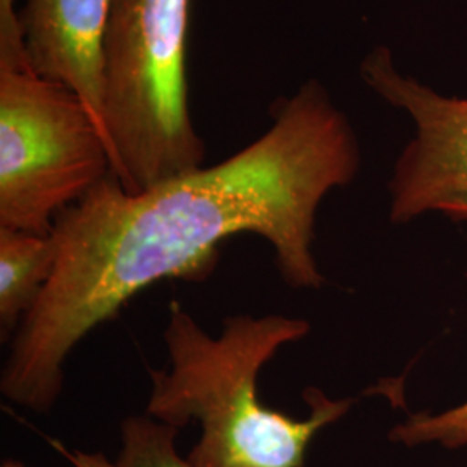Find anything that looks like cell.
Segmentation results:
<instances>
[{
	"mask_svg": "<svg viewBox=\"0 0 467 467\" xmlns=\"http://www.w3.org/2000/svg\"><path fill=\"white\" fill-rule=\"evenodd\" d=\"M360 144L326 85L306 80L279 100L267 132L213 167L130 194L111 173L52 229L57 264L21 320L0 374L15 405L49 412L69 353L150 284L202 279L218 244L254 234L295 289L326 283L314 254L320 202L351 184Z\"/></svg>",
	"mask_w": 467,
	"mask_h": 467,
	"instance_id": "1",
	"label": "cell"
},
{
	"mask_svg": "<svg viewBox=\"0 0 467 467\" xmlns=\"http://www.w3.org/2000/svg\"><path fill=\"white\" fill-rule=\"evenodd\" d=\"M310 329L305 318L241 314L225 318L213 337L171 301L168 368H150L146 414L179 430L200 422V441L187 457L192 467H303L312 440L347 416L353 400H334L318 388H306L310 414L291 418L258 399V378L277 351Z\"/></svg>",
	"mask_w": 467,
	"mask_h": 467,
	"instance_id": "2",
	"label": "cell"
},
{
	"mask_svg": "<svg viewBox=\"0 0 467 467\" xmlns=\"http://www.w3.org/2000/svg\"><path fill=\"white\" fill-rule=\"evenodd\" d=\"M191 0H113L102 130L130 194L202 167L189 104Z\"/></svg>",
	"mask_w": 467,
	"mask_h": 467,
	"instance_id": "3",
	"label": "cell"
},
{
	"mask_svg": "<svg viewBox=\"0 0 467 467\" xmlns=\"http://www.w3.org/2000/svg\"><path fill=\"white\" fill-rule=\"evenodd\" d=\"M113 173L99 123L67 85L0 69V229L47 235Z\"/></svg>",
	"mask_w": 467,
	"mask_h": 467,
	"instance_id": "4",
	"label": "cell"
},
{
	"mask_svg": "<svg viewBox=\"0 0 467 467\" xmlns=\"http://www.w3.org/2000/svg\"><path fill=\"white\" fill-rule=\"evenodd\" d=\"M368 88L414 123V137L389 179V220L397 225L430 213L467 220V98L447 96L401 71L391 50L366 54Z\"/></svg>",
	"mask_w": 467,
	"mask_h": 467,
	"instance_id": "5",
	"label": "cell"
},
{
	"mask_svg": "<svg viewBox=\"0 0 467 467\" xmlns=\"http://www.w3.org/2000/svg\"><path fill=\"white\" fill-rule=\"evenodd\" d=\"M111 7L113 0H25L19 7L30 67L78 94L100 129Z\"/></svg>",
	"mask_w": 467,
	"mask_h": 467,
	"instance_id": "6",
	"label": "cell"
},
{
	"mask_svg": "<svg viewBox=\"0 0 467 467\" xmlns=\"http://www.w3.org/2000/svg\"><path fill=\"white\" fill-rule=\"evenodd\" d=\"M52 234L0 229V329L2 339L16 333L44 293L57 264Z\"/></svg>",
	"mask_w": 467,
	"mask_h": 467,
	"instance_id": "7",
	"label": "cell"
},
{
	"mask_svg": "<svg viewBox=\"0 0 467 467\" xmlns=\"http://www.w3.org/2000/svg\"><path fill=\"white\" fill-rule=\"evenodd\" d=\"M179 428L146 416L121 422V449L111 467H192L177 451Z\"/></svg>",
	"mask_w": 467,
	"mask_h": 467,
	"instance_id": "8",
	"label": "cell"
},
{
	"mask_svg": "<svg viewBox=\"0 0 467 467\" xmlns=\"http://www.w3.org/2000/svg\"><path fill=\"white\" fill-rule=\"evenodd\" d=\"M389 440L410 449L433 443L449 451L467 447V401L440 414H414L389 431Z\"/></svg>",
	"mask_w": 467,
	"mask_h": 467,
	"instance_id": "9",
	"label": "cell"
},
{
	"mask_svg": "<svg viewBox=\"0 0 467 467\" xmlns=\"http://www.w3.org/2000/svg\"><path fill=\"white\" fill-rule=\"evenodd\" d=\"M30 67L16 0H0V69Z\"/></svg>",
	"mask_w": 467,
	"mask_h": 467,
	"instance_id": "10",
	"label": "cell"
},
{
	"mask_svg": "<svg viewBox=\"0 0 467 467\" xmlns=\"http://www.w3.org/2000/svg\"><path fill=\"white\" fill-rule=\"evenodd\" d=\"M0 467H25V464L19 462V461H15V459H5Z\"/></svg>",
	"mask_w": 467,
	"mask_h": 467,
	"instance_id": "11",
	"label": "cell"
}]
</instances>
